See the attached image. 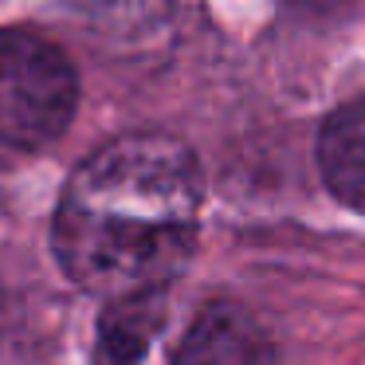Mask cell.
<instances>
[{
  "mask_svg": "<svg viewBox=\"0 0 365 365\" xmlns=\"http://www.w3.org/2000/svg\"><path fill=\"white\" fill-rule=\"evenodd\" d=\"M79 103L75 67L56 43L0 28V142L16 150L51 145Z\"/></svg>",
  "mask_w": 365,
  "mask_h": 365,
  "instance_id": "cell-2",
  "label": "cell"
},
{
  "mask_svg": "<svg viewBox=\"0 0 365 365\" xmlns=\"http://www.w3.org/2000/svg\"><path fill=\"white\" fill-rule=\"evenodd\" d=\"M173 365H279V354L255 314L236 302H216L189 326Z\"/></svg>",
  "mask_w": 365,
  "mask_h": 365,
  "instance_id": "cell-3",
  "label": "cell"
},
{
  "mask_svg": "<svg viewBox=\"0 0 365 365\" xmlns=\"http://www.w3.org/2000/svg\"><path fill=\"white\" fill-rule=\"evenodd\" d=\"M79 16L106 32H153L169 20V0H67Z\"/></svg>",
  "mask_w": 365,
  "mask_h": 365,
  "instance_id": "cell-6",
  "label": "cell"
},
{
  "mask_svg": "<svg viewBox=\"0 0 365 365\" xmlns=\"http://www.w3.org/2000/svg\"><path fill=\"white\" fill-rule=\"evenodd\" d=\"M161 322H165L161 291L106 302L103 314H98L95 365H142Z\"/></svg>",
  "mask_w": 365,
  "mask_h": 365,
  "instance_id": "cell-5",
  "label": "cell"
},
{
  "mask_svg": "<svg viewBox=\"0 0 365 365\" xmlns=\"http://www.w3.org/2000/svg\"><path fill=\"white\" fill-rule=\"evenodd\" d=\"M318 165L341 205L365 212V98L338 106L318 134Z\"/></svg>",
  "mask_w": 365,
  "mask_h": 365,
  "instance_id": "cell-4",
  "label": "cell"
},
{
  "mask_svg": "<svg viewBox=\"0 0 365 365\" xmlns=\"http://www.w3.org/2000/svg\"><path fill=\"white\" fill-rule=\"evenodd\" d=\"M197 158L165 134H130L95 150L56 208V259L98 299L165 291L189 263L200 228Z\"/></svg>",
  "mask_w": 365,
  "mask_h": 365,
  "instance_id": "cell-1",
  "label": "cell"
}]
</instances>
